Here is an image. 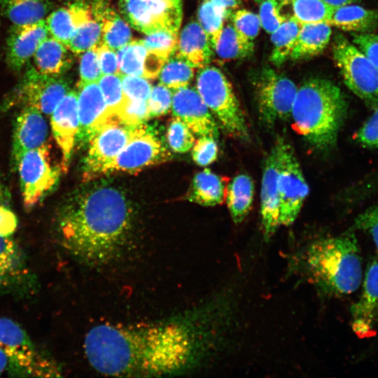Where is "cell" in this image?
I'll return each instance as SVG.
<instances>
[{"label": "cell", "mask_w": 378, "mask_h": 378, "mask_svg": "<svg viewBox=\"0 0 378 378\" xmlns=\"http://www.w3.org/2000/svg\"><path fill=\"white\" fill-rule=\"evenodd\" d=\"M292 16L301 24L328 23L334 8L323 0H291Z\"/></svg>", "instance_id": "obj_37"}, {"label": "cell", "mask_w": 378, "mask_h": 378, "mask_svg": "<svg viewBox=\"0 0 378 378\" xmlns=\"http://www.w3.org/2000/svg\"><path fill=\"white\" fill-rule=\"evenodd\" d=\"M46 20L22 25L13 24L6 38V61L19 71L34 55L42 41L49 36Z\"/></svg>", "instance_id": "obj_19"}, {"label": "cell", "mask_w": 378, "mask_h": 378, "mask_svg": "<svg viewBox=\"0 0 378 378\" xmlns=\"http://www.w3.org/2000/svg\"><path fill=\"white\" fill-rule=\"evenodd\" d=\"M211 1L224 12L225 18L231 16L241 4V0H211Z\"/></svg>", "instance_id": "obj_55"}, {"label": "cell", "mask_w": 378, "mask_h": 378, "mask_svg": "<svg viewBox=\"0 0 378 378\" xmlns=\"http://www.w3.org/2000/svg\"><path fill=\"white\" fill-rule=\"evenodd\" d=\"M223 179L209 169L197 173L186 194V200L204 206L222 204L225 199Z\"/></svg>", "instance_id": "obj_26"}, {"label": "cell", "mask_w": 378, "mask_h": 378, "mask_svg": "<svg viewBox=\"0 0 378 378\" xmlns=\"http://www.w3.org/2000/svg\"><path fill=\"white\" fill-rule=\"evenodd\" d=\"M0 348L6 354L10 372L23 377H59L60 371L33 343L15 321L0 318Z\"/></svg>", "instance_id": "obj_6"}, {"label": "cell", "mask_w": 378, "mask_h": 378, "mask_svg": "<svg viewBox=\"0 0 378 378\" xmlns=\"http://www.w3.org/2000/svg\"><path fill=\"white\" fill-rule=\"evenodd\" d=\"M172 157L158 131L145 122L135 127L127 145L104 169L102 175L114 172L135 173L147 167L164 163Z\"/></svg>", "instance_id": "obj_9"}, {"label": "cell", "mask_w": 378, "mask_h": 378, "mask_svg": "<svg viewBox=\"0 0 378 378\" xmlns=\"http://www.w3.org/2000/svg\"><path fill=\"white\" fill-rule=\"evenodd\" d=\"M92 14V2L84 0H76L60 7L45 20L49 35L67 47L75 30Z\"/></svg>", "instance_id": "obj_24"}, {"label": "cell", "mask_w": 378, "mask_h": 378, "mask_svg": "<svg viewBox=\"0 0 378 378\" xmlns=\"http://www.w3.org/2000/svg\"><path fill=\"white\" fill-rule=\"evenodd\" d=\"M260 215L263 238L269 241L281 226L277 158L273 147L263 166L260 190Z\"/></svg>", "instance_id": "obj_20"}, {"label": "cell", "mask_w": 378, "mask_h": 378, "mask_svg": "<svg viewBox=\"0 0 378 378\" xmlns=\"http://www.w3.org/2000/svg\"><path fill=\"white\" fill-rule=\"evenodd\" d=\"M193 69L185 60L173 54L159 73L160 83L172 90L188 86L193 78Z\"/></svg>", "instance_id": "obj_36"}, {"label": "cell", "mask_w": 378, "mask_h": 378, "mask_svg": "<svg viewBox=\"0 0 378 378\" xmlns=\"http://www.w3.org/2000/svg\"><path fill=\"white\" fill-rule=\"evenodd\" d=\"M0 6L13 24L22 25L44 20L52 4L50 0H0Z\"/></svg>", "instance_id": "obj_31"}, {"label": "cell", "mask_w": 378, "mask_h": 378, "mask_svg": "<svg viewBox=\"0 0 378 378\" xmlns=\"http://www.w3.org/2000/svg\"><path fill=\"white\" fill-rule=\"evenodd\" d=\"M372 110L371 115L357 131L356 139L363 147L378 148V106Z\"/></svg>", "instance_id": "obj_49"}, {"label": "cell", "mask_w": 378, "mask_h": 378, "mask_svg": "<svg viewBox=\"0 0 378 378\" xmlns=\"http://www.w3.org/2000/svg\"><path fill=\"white\" fill-rule=\"evenodd\" d=\"M18 226L17 217L8 208L0 205V235L10 237Z\"/></svg>", "instance_id": "obj_53"}, {"label": "cell", "mask_w": 378, "mask_h": 378, "mask_svg": "<svg viewBox=\"0 0 378 378\" xmlns=\"http://www.w3.org/2000/svg\"><path fill=\"white\" fill-rule=\"evenodd\" d=\"M237 307L217 294L186 321L145 325L99 324L84 340L97 371L111 376H162L181 372L218 356L229 346Z\"/></svg>", "instance_id": "obj_1"}, {"label": "cell", "mask_w": 378, "mask_h": 378, "mask_svg": "<svg viewBox=\"0 0 378 378\" xmlns=\"http://www.w3.org/2000/svg\"><path fill=\"white\" fill-rule=\"evenodd\" d=\"M287 262L289 275L311 284L325 298L350 295L362 282V260L353 232L312 237L291 249Z\"/></svg>", "instance_id": "obj_3"}, {"label": "cell", "mask_w": 378, "mask_h": 378, "mask_svg": "<svg viewBox=\"0 0 378 378\" xmlns=\"http://www.w3.org/2000/svg\"><path fill=\"white\" fill-rule=\"evenodd\" d=\"M378 23V12L358 5L349 4L334 8L328 24L345 31L367 34Z\"/></svg>", "instance_id": "obj_27"}, {"label": "cell", "mask_w": 378, "mask_h": 378, "mask_svg": "<svg viewBox=\"0 0 378 378\" xmlns=\"http://www.w3.org/2000/svg\"><path fill=\"white\" fill-rule=\"evenodd\" d=\"M231 17L237 31L246 38L253 41L261 27L258 15L246 9H239L234 11Z\"/></svg>", "instance_id": "obj_45"}, {"label": "cell", "mask_w": 378, "mask_h": 378, "mask_svg": "<svg viewBox=\"0 0 378 378\" xmlns=\"http://www.w3.org/2000/svg\"><path fill=\"white\" fill-rule=\"evenodd\" d=\"M79 76L80 80L78 85L98 81L102 76L97 57V46L81 53Z\"/></svg>", "instance_id": "obj_48"}, {"label": "cell", "mask_w": 378, "mask_h": 378, "mask_svg": "<svg viewBox=\"0 0 378 378\" xmlns=\"http://www.w3.org/2000/svg\"><path fill=\"white\" fill-rule=\"evenodd\" d=\"M347 113L340 88L330 80L312 78L298 88L291 118L295 130L314 148H333Z\"/></svg>", "instance_id": "obj_4"}, {"label": "cell", "mask_w": 378, "mask_h": 378, "mask_svg": "<svg viewBox=\"0 0 378 378\" xmlns=\"http://www.w3.org/2000/svg\"><path fill=\"white\" fill-rule=\"evenodd\" d=\"M277 0H264L260 2L259 18L261 27L268 34L273 33L287 19L281 13Z\"/></svg>", "instance_id": "obj_47"}, {"label": "cell", "mask_w": 378, "mask_h": 378, "mask_svg": "<svg viewBox=\"0 0 378 378\" xmlns=\"http://www.w3.org/2000/svg\"><path fill=\"white\" fill-rule=\"evenodd\" d=\"M8 365V358L4 351L0 348V376L7 368Z\"/></svg>", "instance_id": "obj_57"}, {"label": "cell", "mask_w": 378, "mask_h": 378, "mask_svg": "<svg viewBox=\"0 0 378 378\" xmlns=\"http://www.w3.org/2000/svg\"><path fill=\"white\" fill-rule=\"evenodd\" d=\"M274 148L277 158L279 223L289 226L299 215L309 187L292 146L279 136Z\"/></svg>", "instance_id": "obj_8"}, {"label": "cell", "mask_w": 378, "mask_h": 378, "mask_svg": "<svg viewBox=\"0 0 378 378\" xmlns=\"http://www.w3.org/2000/svg\"><path fill=\"white\" fill-rule=\"evenodd\" d=\"M196 89L225 132L239 140L249 139L244 113L230 82L220 69L209 65L201 68Z\"/></svg>", "instance_id": "obj_5"}, {"label": "cell", "mask_w": 378, "mask_h": 378, "mask_svg": "<svg viewBox=\"0 0 378 378\" xmlns=\"http://www.w3.org/2000/svg\"><path fill=\"white\" fill-rule=\"evenodd\" d=\"M142 41L148 51L167 60L176 49L178 35L160 31L147 35Z\"/></svg>", "instance_id": "obj_41"}, {"label": "cell", "mask_w": 378, "mask_h": 378, "mask_svg": "<svg viewBox=\"0 0 378 378\" xmlns=\"http://www.w3.org/2000/svg\"><path fill=\"white\" fill-rule=\"evenodd\" d=\"M55 140L62 153V171L66 172L78 130L77 91L70 90L59 102L50 119Z\"/></svg>", "instance_id": "obj_17"}, {"label": "cell", "mask_w": 378, "mask_h": 378, "mask_svg": "<svg viewBox=\"0 0 378 378\" xmlns=\"http://www.w3.org/2000/svg\"><path fill=\"white\" fill-rule=\"evenodd\" d=\"M120 74L144 77L148 50L142 40H131L116 51Z\"/></svg>", "instance_id": "obj_35"}, {"label": "cell", "mask_w": 378, "mask_h": 378, "mask_svg": "<svg viewBox=\"0 0 378 378\" xmlns=\"http://www.w3.org/2000/svg\"><path fill=\"white\" fill-rule=\"evenodd\" d=\"M104 96L108 111L114 118L127 100L118 74L102 75L97 81Z\"/></svg>", "instance_id": "obj_39"}, {"label": "cell", "mask_w": 378, "mask_h": 378, "mask_svg": "<svg viewBox=\"0 0 378 378\" xmlns=\"http://www.w3.org/2000/svg\"><path fill=\"white\" fill-rule=\"evenodd\" d=\"M114 118L132 126L145 123L150 119L148 102L136 101L127 97L123 106Z\"/></svg>", "instance_id": "obj_42"}, {"label": "cell", "mask_w": 378, "mask_h": 378, "mask_svg": "<svg viewBox=\"0 0 378 378\" xmlns=\"http://www.w3.org/2000/svg\"><path fill=\"white\" fill-rule=\"evenodd\" d=\"M78 130L76 144L88 145L110 116L97 81L78 85Z\"/></svg>", "instance_id": "obj_16"}, {"label": "cell", "mask_w": 378, "mask_h": 378, "mask_svg": "<svg viewBox=\"0 0 378 378\" xmlns=\"http://www.w3.org/2000/svg\"><path fill=\"white\" fill-rule=\"evenodd\" d=\"M1 185H0V197H1Z\"/></svg>", "instance_id": "obj_59"}, {"label": "cell", "mask_w": 378, "mask_h": 378, "mask_svg": "<svg viewBox=\"0 0 378 378\" xmlns=\"http://www.w3.org/2000/svg\"><path fill=\"white\" fill-rule=\"evenodd\" d=\"M169 147L175 153H184L189 151L195 141V134L179 118L173 117L167 130Z\"/></svg>", "instance_id": "obj_40"}, {"label": "cell", "mask_w": 378, "mask_h": 378, "mask_svg": "<svg viewBox=\"0 0 378 378\" xmlns=\"http://www.w3.org/2000/svg\"><path fill=\"white\" fill-rule=\"evenodd\" d=\"M120 77L124 93L127 98L136 101L148 102L152 86L147 78L120 73Z\"/></svg>", "instance_id": "obj_46"}, {"label": "cell", "mask_w": 378, "mask_h": 378, "mask_svg": "<svg viewBox=\"0 0 378 378\" xmlns=\"http://www.w3.org/2000/svg\"><path fill=\"white\" fill-rule=\"evenodd\" d=\"M22 201L27 209L36 206L58 182L61 166L53 164L47 144L23 153L16 161Z\"/></svg>", "instance_id": "obj_11"}, {"label": "cell", "mask_w": 378, "mask_h": 378, "mask_svg": "<svg viewBox=\"0 0 378 378\" xmlns=\"http://www.w3.org/2000/svg\"><path fill=\"white\" fill-rule=\"evenodd\" d=\"M69 51L65 45L52 36H48L39 45L32 57L34 67L42 74L62 76L73 62Z\"/></svg>", "instance_id": "obj_25"}, {"label": "cell", "mask_w": 378, "mask_h": 378, "mask_svg": "<svg viewBox=\"0 0 378 378\" xmlns=\"http://www.w3.org/2000/svg\"><path fill=\"white\" fill-rule=\"evenodd\" d=\"M254 195L252 178L241 174L226 186L225 201L230 216L236 224L241 223L251 211Z\"/></svg>", "instance_id": "obj_29"}, {"label": "cell", "mask_w": 378, "mask_h": 378, "mask_svg": "<svg viewBox=\"0 0 378 378\" xmlns=\"http://www.w3.org/2000/svg\"><path fill=\"white\" fill-rule=\"evenodd\" d=\"M133 211L125 194L103 184L86 188L66 204L57 219L60 242L83 262L99 265L112 260L129 235Z\"/></svg>", "instance_id": "obj_2"}, {"label": "cell", "mask_w": 378, "mask_h": 378, "mask_svg": "<svg viewBox=\"0 0 378 378\" xmlns=\"http://www.w3.org/2000/svg\"><path fill=\"white\" fill-rule=\"evenodd\" d=\"M301 27L302 24L291 16L271 34L273 49L270 60L274 65L279 66L290 58Z\"/></svg>", "instance_id": "obj_33"}, {"label": "cell", "mask_w": 378, "mask_h": 378, "mask_svg": "<svg viewBox=\"0 0 378 378\" xmlns=\"http://www.w3.org/2000/svg\"><path fill=\"white\" fill-rule=\"evenodd\" d=\"M354 226L371 236L378 252V204L360 214L356 218Z\"/></svg>", "instance_id": "obj_50"}, {"label": "cell", "mask_w": 378, "mask_h": 378, "mask_svg": "<svg viewBox=\"0 0 378 378\" xmlns=\"http://www.w3.org/2000/svg\"><path fill=\"white\" fill-rule=\"evenodd\" d=\"M38 109L22 107L15 120L13 136V157L15 162L24 152L46 144L48 125Z\"/></svg>", "instance_id": "obj_21"}, {"label": "cell", "mask_w": 378, "mask_h": 378, "mask_svg": "<svg viewBox=\"0 0 378 378\" xmlns=\"http://www.w3.org/2000/svg\"><path fill=\"white\" fill-rule=\"evenodd\" d=\"M351 327L359 337L375 332L378 324V260L368 265L361 293L351 309Z\"/></svg>", "instance_id": "obj_18"}, {"label": "cell", "mask_w": 378, "mask_h": 378, "mask_svg": "<svg viewBox=\"0 0 378 378\" xmlns=\"http://www.w3.org/2000/svg\"><path fill=\"white\" fill-rule=\"evenodd\" d=\"M125 21L148 35L167 31L178 35L183 18L182 0H119Z\"/></svg>", "instance_id": "obj_10"}, {"label": "cell", "mask_w": 378, "mask_h": 378, "mask_svg": "<svg viewBox=\"0 0 378 378\" xmlns=\"http://www.w3.org/2000/svg\"><path fill=\"white\" fill-rule=\"evenodd\" d=\"M214 50L211 41L198 22L188 23L180 33L174 53L192 66L201 69L211 62Z\"/></svg>", "instance_id": "obj_22"}, {"label": "cell", "mask_w": 378, "mask_h": 378, "mask_svg": "<svg viewBox=\"0 0 378 378\" xmlns=\"http://www.w3.org/2000/svg\"><path fill=\"white\" fill-rule=\"evenodd\" d=\"M353 43L378 68V34H354Z\"/></svg>", "instance_id": "obj_52"}, {"label": "cell", "mask_w": 378, "mask_h": 378, "mask_svg": "<svg viewBox=\"0 0 378 378\" xmlns=\"http://www.w3.org/2000/svg\"><path fill=\"white\" fill-rule=\"evenodd\" d=\"M29 279L22 251L10 237L0 235V292L20 288Z\"/></svg>", "instance_id": "obj_23"}, {"label": "cell", "mask_w": 378, "mask_h": 378, "mask_svg": "<svg viewBox=\"0 0 378 378\" xmlns=\"http://www.w3.org/2000/svg\"><path fill=\"white\" fill-rule=\"evenodd\" d=\"M101 42L117 51L132 40V32L127 22L109 6L107 1L102 13Z\"/></svg>", "instance_id": "obj_32"}, {"label": "cell", "mask_w": 378, "mask_h": 378, "mask_svg": "<svg viewBox=\"0 0 378 378\" xmlns=\"http://www.w3.org/2000/svg\"><path fill=\"white\" fill-rule=\"evenodd\" d=\"M173 90L161 83L152 87L148 99L150 118L167 114L172 107Z\"/></svg>", "instance_id": "obj_43"}, {"label": "cell", "mask_w": 378, "mask_h": 378, "mask_svg": "<svg viewBox=\"0 0 378 378\" xmlns=\"http://www.w3.org/2000/svg\"><path fill=\"white\" fill-rule=\"evenodd\" d=\"M378 191V172L365 177L354 188L356 198L360 200Z\"/></svg>", "instance_id": "obj_54"}, {"label": "cell", "mask_w": 378, "mask_h": 378, "mask_svg": "<svg viewBox=\"0 0 378 378\" xmlns=\"http://www.w3.org/2000/svg\"><path fill=\"white\" fill-rule=\"evenodd\" d=\"M331 34V26L327 23L302 24L289 59L298 61L318 55L328 46Z\"/></svg>", "instance_id": "obj_28"}, {"label": "cell", "mask_w": 378, "mask_h": 378, "mask_svg": "<svg viewBox=\"0 0 378 378\" xmlns=\"http://www.w3.org/2000/svg\"><path fill=\"white\" fill-rule=\"evenodd\" d=\"M259 117L271 127L291 118L293 104L298 88L286 76L273 69H263L254 82Z\"/></svg>", "instance_id": "obj_12"}, {"label": "cell", "mask_w": 378, "mask_h": 378, "mask_svg": "<svg viewBox=\"0 0 378 378\" xmlns=\"http://www.w3.org/2000/svg\"><path fill=\"white\" fill-rule=\"evenodd\" d=\"M107 0L92 1V15L80 24L74 32L67 48L76 55L97 46L102 39V13Z\"/></svg>", "instance_id": "obj_30"}, {"label": "cell", "mask_w": 378, "mask_h": 378, "mask_svg": "<svg viewBox=\"0 0 378 378\" xmlns=\"http://www.w3.org/2000/svg\"><path fill=\"white\" fill-rule=\"evenodd\" d=\"M171 109L174 117L181 120L195 135L218 139V123L196 88L188 85L173 90Z\"/></svg>", "instance_id": "obj_15"}, {"label": "cell", "mask_w": 378, "mask_h": 378, "mask_svg": "<svg viewBox=\"0 0 378 378\" xmlns=\"http://www.w3.org/2000/svg\"><path fill=\"white\" fill-rule=\"evenodd\" d=\"M327 4L332 7L333 8L351 4L356 2L358 0H323Z\"/></svg>", "instance_id": "obj_56"}, {"label": "cell", "mask_w": 378, "mask_h": 378, "mask_svg": "<svg viewBox=\"0 0 378 378\" xmlns=\"http://www.w3.org/2000/svg\"><path fill=\"white\" fill-rule=\"evenodd\" d=\"M136 126L126 125L113 118L101 127L88 144L83 169L85 181L102 175L104 169L127 145Z\"/></svg>", "instance_id": "obj_14"}, {"label": "cell", "mask_w": 378, "mask_h": 378, "mask_svg": "<svg viewBox=\"0 0 378 378\" xmlns=\"http://www.w3.org/2000/svg\"><path fill=\"white\" fill-rule=\"evenodd\" d=\"M192 158L200 166H207L217 158L218 147L217 139L209 136H199L192 147Z\"/></svg>", "instance_id": "obj_44"}, {"label": "cell", "mask_w": 378, "mask_h": 378, "mask_svg": "<svg viewBox=\"0 0 378 378\" xmlns=\"http://www.w3.org/2000/svg\"><path fill=\"white\" fill-rule=\"evenodd\" d=\"M69 90L68 81L62 76H47L31 67L7 98L5 104L33 107L43 114L51 115Z\"/></svg>", "instance_id": "obj_13"}, {"label": "cell", "mask_w": 378, "mask_h": 378, "mask_svg": "<svg viewBox=\"0 0 378 378\" xmlns=\"http://www.w3.org/2000/svg\"><path fill=\"white\" fill-rule=\"evenodd\" d=\"M284 1H291V0H284Z\"/></svg>", "instance_id": "obj_60"}, {"label": "cell", "mask_w": 378, "mask_h": 378, "mask_svg": "<svg viewBox=\"0 0 378 378\" xmlns=\"http://www.w3.org/2000/svg\"><path fill=\"white\" fill-rule=\"evenodd\" d=\"M97 52L102 75L120 73L116 51L100 42L97 46Z\"/></svg>", "instance_id": "obj_51"}, {"label": "cell", "mask_w": 378, "mask_h": 378, "mask_svg": "<svg viewBox=\"0 0 378 378\" xmlns=\"http://www.w3.org/2000/svg\"><path fill=\"white\" fill-rule=\"evenodd\" d=\"M198 23L209 36L214 50L220 39L225 15L211 0H202L197 12Z\"/></svg>", "instance_id": "obj_38"}, {"label": "cell", "mask_w": 378, "mask_h": 378, "mask_svg": "<svg viewBox=\"0 0 378 378\" xmlns=\"http://www.w3.org/2000/svg\"><path fill=\"white\" fill-rule=\"evenodd\" d=\"M253 49V41L238 32L232 24H227L223 29L214 52L223 61H230L248 57Z\"/></svg>", "instance_id": "obj_34"}, {"label": "cell", "mask_w": 378, "mask_h": 378, "mask_svg": "<svg viewBox=\"0 0 378 378\" xmlns=\"http://www.w3.org/2000/svg\"><path fill=\"white\" fill-rule=\"evenodd\" d=\"M333 59L346 86L372 109L378 106V68L342 35L335 38Z\"/></svg>", "instance_id": "obj_7"}, {"label": "cell", "mask_w": 378, "mask_h": 378, "mask_svg": "<svg viewBox=\"0 0 378 378\" xmlns=\"http://www.w3.org/2000/svg\"><path fill=\"white\" fill-rule=\"evenodd\" d=\"M256 2L258 3H260L261 1H264V0H255Z\"/></svg>", "instance_id": "obj_58"}]
</instances>
